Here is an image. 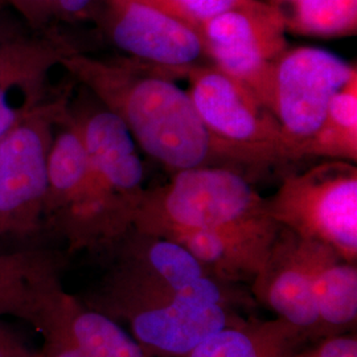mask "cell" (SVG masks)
I'll list each match as a JSON object with an SVG mask.
<instances>
[{"instance_id": "obj_19", "label": "cell", "mask_w": 357, "mask_h": 357, "mask_svg": "<svg viewBox=\"0 0 357 357\" xmlns=\"http://www.w3.org/2000/svg\"><path fill=\"white\" fill-rule=\"evenodd\" d=\"M287 29L317 38L356 35L357 0H295Z\"/></svg>"}, {"instance_id": "obj_21", "label": "cell", "mask_w": 357, "mask_h": 357, "mask_svg": "<svg viewBox=\"0 0 357 357\" xmlns=\"http://www.w3.org/2000/svg\"><path fill=\"white\" fill-rule=\"evenodd\" d=\"M298 357H357L355 333H336L323 337L312 349L298 352Z\"/></svg>"}, {"instance_id": "obj_8", "label": "cell", "mask_w": 357, "mask_h": 357, "mask_svg": "<svg viewBox=\"0 0 357 357\" xmlns=\"http://www.w3.org/2000/svg\"><path fill=\"white\" fill-rule=\"evenodd\" d=\"M355 76L356 65L321 48H289L282 54L274 66L268 109L294 160L299 146L319 130L333 96Z\"/></svg>"}, {"instance_id": "obj_9", "label": "cell", "mask_w": 357, "mask_h": 357, "mask_svg": "<svg viewBox=\"0 0 357 357\" xmlns=\"http://www.w3.org/2000/svg\"><path fill=\"white\" fill-rule=\"evenodd\" d=\"M106 31L128 57L180 77L206 56L200 35L176 17L141 0H106Z\"/></svg>"}, {"instance_id": "obj_11", "label": "cell", "mask_w": 357, "mask_h": 357, "mask_svg": "<svg viewBox=\"0 0 357 357\" xmlns=\"http://www.w3.org/2000/svg\"><path fill=\"white\" fill-rule=\"evenodd\" d=\"M268 213L202 229H167L156 236L185 248L205 270L227 283L252 282L261 273L281 231Z\"/></svg>"}, {"instance_id": "obj_3", "label": "cell", "mask_w": 357, "mask_h": 357, "mask_svg": "<svg viewBox=\"0 0 357 357\" xmlns=\"http://www.w3.org/2000/svg\"><path fill=\"white\" fill-rule=\"evenodd\" d=\"M268 213L266 199L238 169L192 167L176 171L162 187L146 190L132 229L159 234L167 229H202Z\"/></svg>"}, {"instance_id": "obj_2", "label": "cell", "mask_w": 357, "mask_h": 357, "mask_svg": "<svg viewBox=\"0 0 357 357\" xmlns=\"http://www.w3.org/2000/svg\"><path fill=\"white\" fill-rule=\"evenodd\" d=\"M113 252L114 266L86 306L116 321L180 302L227 307L245 303L233 283L211 275L175 241L132 229Z\"/></svg>"}, {"instance_id": "obj_24", "label": "cell", "mask_w": 357, "mask_h": 357, "mask_svg": "<svg viewBox=\"0 0 357 357\" xmlns=\"http://www.w3.org/2000/svg\"><path fill=\"white\" fill-rule=\"evenodd\" d=\"M0 357H41L8 327L0 323Z\"/></svg>"}, {"instance_id": "obj_28", "label": "cell", "mask_w": 357, "mask_h": 357, "mask_svg": "<svg viewBox=\"0 0 357 357\" xmlns=\"http://www.w3.org/2000/svg\"><path fill=\"white\" fill-rule=\"evenodd\" d=\"M287 1H290V3H293V1H295V0H287Z\"/></svg>"}, {"instance_id": "obj_18", "label": "cell", "mask_w": 357, "mask_h": 357, "mask_svg": "<svg viewBox=\"0 0 357 357\" xmlns=\"http://www.w3.org/2000/svg\"><path fill=\"white\" fill-rule=\"evenodd\" d=\"M303 158H330L356 165L357 76L333 96L319 130L299 146L296 159Z\"/></svg>"}, {"instance_id": "obj_27", "label": "cell", "mask_w": 357, "mask_h": 357, "mask_svg": "<svg viewBox=\"0 0 357 357\" xmlns=\"http://www.w3.org/2000/svg\"><path fill=\"white\" fill-rule=\"evenodd\" d=\"M4 4V0H0V7Z\"/></svg>"}, {"instance_id": "obj_26", "label": "cell", "mask_w": 357, "mask_h": 357, "mask_svg": "<svg viewBox=\"0 0 357 357\" xmlns=\"http://www.w3.org/2000/svg\"><path fill=\"white\" fill-rule=\"evenodd\" d=\"M265 357H298V351H282Z\"/></svg>"}, {"instance_id": "obj_6", "label": "cell", "mask_w": 357, "mask_h": 357, "mask_svg": "<svg viewBox=\"0 0 357 357\" xmlns=\"http://www.w3.org/2000/svg\"><path fill=\"white\" fill-rule=\"evenodd\" d=\"M66 110L68 97L54 98L0 139V240L44 228L48 158Z\"/></svg>"}, {"instance_id": "obj_14", "label": "cell", "mask_w": 357, "mask_h": 357, "mask_svg": "<svg viewBox=\"0 0 357 357\" xmlns=\"http://www.w3.org/2000/svg\"><path fill=\"white\" fill-rule=\"evenodd\" d=\"M64 293L60 259L51 252L0 255V315L24 320L40 332Z\"/></svg>"}, {"instance_id": "obj_1", "label": "cell", "mask_w": 357, "mask_h": 357, "mask_svg": "<svg viewBox=\"0 0 357 357\" xmlns=\"http://www.w3.org/2000/svg\"><path fill=\"white\" fill-rule=\"evenodd\" d=\"M61 68L126 125L139 149L167 168L243 167L205 128L188 91L178 88L167 69L78 51L65 56Z\"/></svg>"}, {"instance_id": "obj_5", "label": "cell", "mask_w": 357, "mask_h": 357, "mask_svg": "<svg viewBox=\"0 0 357 357\" xmlns=\"http://www.w3.org/2000/svg\"><path fill=\"white\" fill-rule=\"evenodd\" d=\"M183 76L188 79V94L205 128L243 166L293 162L278 121L252 90L215 65L187 68Z\"/></svg>"}, {"instance_id": "obj_23", "label": "cell", "mask_w": 357, "mask_h": 357, "mask_svg": "<svg viewBox=\"0 0 357 357\" xmlns=\"http://www.w3.org/2000/svg\"><path fill=\"white\" fill-rule=\"evenodd\" d=\"M43 337L44 348L40 354L41 357H89L57 328L45 332Z\"/></svg>"}, {"instance_id": "obj_4", "label": "cell", "mask_w": 357, "mask_h": 357, "mask_svg": "<svg viewBox=\"0 0 357 357\" xmlns=\"http://www.w3.org/2000/svg\"><path fill=\"white\" fill-rule=\"evenodd\" d=\"M266 212L301 238L330 246L357 261V168L344 160L324 162L305 172H289Z\"/></svg>"}, {"instance_id": "obj_12", "label": "cell", "mask_w": 357, "mask_h": 357, "mask_svg": "<svg viewBox=\"0 0 357 357\" xmlns=\"http://www.w3.org/2000/svg\"><path fill=\"white\" fill-rule=\"evenodd\" d=\"M70 114L79 128L91 169L107 192L135 217L146 192L144 169L138 146L126 125L102 105Z\"/></svg>"}, {"instance_id": "obj_16", "label": "cell", "mask_w": 357, "mask_h": 357, "mask_svg": "<svg viewBox=\"0 0 357 357\" xmlns=\"http://www.w3.org/2000/svg\"><path fill=\"white\" fill-rule=\"evenodd\" d=\"M53 328L64 332L89 357H149L119 321L82 305L69 294H64L50 326L41 335Z\"/></svg>"}, {"instance_id": "obj_25", "label": "cell", "mask_w": 357, "mask_h": 357, "mask_svg": "<svg viewBox=\"0 0 357 357\" xmlns=\"http://www.w3.org/2000/svg\"><path fill=\"white\" fill-rule=\"evenodd\" d=\"M93 3L94 0H56L53 17L76 20L86 15Z\"/></svg>"}, {"instance_id": "obj_15", "label": "cell", "mask_w": 357, "mask_h": 357, "mask_svg": "<svg viewBox=\"0 0 357 357\" xmlns=\"http://www.w3.org/2000/svg\"><path fill=\"white\" fill-rule=\"evenodd\" d=\"M296 236V234H295ZM296 250L306 270L324 337L351 331L357 320V265L330 246L296 236Z\"/></svg>"}, {"instance_id": "obj_17", "label": "cell", "mask_w": 357, "mask_h": 357, "mask_svg": "<svg viewBox=\"0 0 357 357\" xmlns=\"http://www.w3.org/2000/svg\"><path fill=\"white\" fill-rule=\"evenodd\" d=\"M306 340L283 320H243L209 333L181 357H265Z\"/></svg>"}, {"instance_id": "obj_10", "label": "cell", "mask_w": 357, "mask_h": 357, "mask_svg": "<svg viewBox=\"0 0 357 357\" xmlns=\"http://www.w3.org/2000/svg\"><path fill=\"white\" fill-rule=\"evenodd\" d=\"M75 51L51 33H0V139L54 100L52 72Z\"/></svg>"}, {"instance_id": "obj_20", "label": "cell", "mask_w": 357, "mask_h": 357, "mask_svg": "<svg viewBox=\"0 0 357 357\" xmlns=\"http://www.w3.org/2000/svg\"><path fill=\"white\" fill-rule=\"evenodd\" d=\"M162 10L184 24L193 28L197 33L200 26L220 13L243 6L249 0H141Z\"/></svg>"}, {"instance_id": "obj_13", "label": "cell", "mask_w": 357, "mask_h": 357, "mask_svg": "<svg viewBox=\"0 0 357 357\" xmlns=\"http://www.w3.org/2000/svg\"><path fill=\"white\" fill-rule=\"evenodd\" d=\"M252 291L305 339L324 337L312 286L299 259L293 231L281 228L265 266L252 281Z\"/></svg>"}, {"instance_id": "obj_22", "label": "cell", "mask_w": 357, "mask_h": 357, "mask_svg": "<svg viewBox=\"0 0 357 357\" xmlns=\"http://www.w3.org/2000/svg\"><path fill=\"white\" fill-rule=\"evenodd\" d=\"M56 0H4V4L13 7L29 26L41 31L54 15Z\"/></svg>"}, {"instance_id": "obj_7", "label": "cell", "mask_w": 357, "mask_h": 357, "mask_svg": "<svg viewBox=\"0 0 357 357\" xmlns=\"http://www.w3.org/2000/svg\"><path fill=\"white\" fill-rule=\"evenodd\" d=\"M286 13L249 0L205 22L199 29L205 54L268 107L274 66L289 50Z\"/></svg>"}]
</instances>
